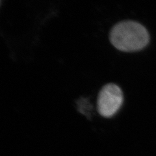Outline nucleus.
Listing matches in <instances>:
<instances>
[{
  "label": "nucleus",
  "mask_w": 156,
  "mask_h": 156,
  "mask_svg": "<svg viewBox=\"0 0 156 156\" xmlns=\"http://www.w3.org/2000/svg\"><path fill=\"white\" fill-rule=\"evenodd\" d=\"M110 41L117 50L122 51H135L142 50L150 41L146 28L138 22L123 21L111 29Z\"/></svg>",
  "instance_id": "1"
},
{
  "label": "nucleus",
  "mask_w": 156,
  "mask_h": 156,
  "mask_svg": "<svg viewBox=\"0 0 156 156\" xmlns=\"http://www.w3.org/2000/svg\"><path fill=\"white\" fill-rule=\"evenodd\" d=\"M124 101L123 92L114 83H108L102 87L97 100L98 113L104 117L109 118L119 110Z\"/></svg>",
  "instance_id": "2"
}]
</instances>
